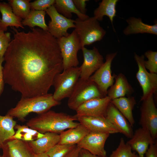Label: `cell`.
<instances>
[{
	"instance_id": "1",
	"label": "cell",
	"mask_w": 157,
	"mask_h": 157,
	"mask_svg": "<svg viewBox=\"0 0 157 157\" xmlns=\"http://www.w3.org/2000/svg\"><path fill=\"white\" fill-rule=\"evenodd\" d=\"M13 29V37L4 56L5 83L22 97L48 93L55 76L63 70L57 39L40 28L27 32Z\"/></svg>"
},
{
	"instance_id": "2",
	"label": "cell",
	"mask_w": 157,
	"mask_h": 157,
	"mask_svg": "<svg viewBox=\"0 0 157 157\" xmlns=\"http://www.w3.org/2000/svg\"><path fill=\"white\" fill-rule=\"evenodd\" d=\"M76 115L49 110L29 119L26 125L41 133H61L65 130L74 127L80 123Z\"/></svg>"
},
{
	"instance_id": "3",
	"label": "cell",
	"mask_w": 157,
	"mask_h": 157,
	"mask_svg": "<svg viewBox=\"0 0 157 157\" xmlns=\"http://www.w3.org/2000/svg\"><path fill=\"white\" fill-rule=\"evenodd\" d=\"M60 104V101L54 99L51 93L30 97H22L15 106L9 110L6 114L24 122L29 113H35L40 115Z\"/></svg>"
},
{
	"instance_id": "4",
	"label": "cell",
	"mask_w": 157,
	"mask_h": 157,
	"mask_svg": "<svg viewBox=\"0 0 157 157\" xmlns=\"http://www.w3.org/2000/svg\"><path fill=\"white\" fill-rule=\"evenodd\" d=\"M75 29L80 40L82 48L100 41L104 36L106 31L94 17L82 20H75Z\"/></svg>"
},
{
	"instance_id": "5",
	"label": "cell",
	"mask_w": 157,
	"mask_h": 157,
	"mask_svg": "<svg viewBox=\"0 0 157 157\" xmlns=\"http://www.w3.org/2000/svg\"><path fill=\"white\" fill-rule=\"evenodd\" d=\"M80 74L79 67H76L64 70L55 76L53 84L55 90L53 95L55 100L60 101L70 97L79 78Z\"/></svg>"
},
{
	"instance_id": "6",
	"label": "cell",
	"mask_w": 157,
	"mask_h": 157,
	"mask_svg": "<svg viewBox=\"0 0 157 157\" xmlns=\"http://www.w3.org/2000/svg\"><path fill=\"white\" fill-rule=\"evenodd\" d=\"M105 97L97 85L89 78L83 79L79 78L69 98L67 105L70 109L75 110L80 106L88 101Z\"/></svg>"
},
{
	"instance_id": "7",
	"label": "cell",
	"mask_w": 157,
	"mask_h": 157,
	"mask_svg": "<svg viewBox=\"0 0 157 157\" xmlns=\"http://www.w3.org/2000/svg\"><path fill=\"white\" fill-rule=\"evenodd\" d=\"M57 39L62 58L63 70L77 67L79 63L77 53L82 47L75 30L67 36Z\"/></svg>"
},
{
	"instance_id": "8",
	"label": "cell",
	"mask_w": 157,
	"mask_h": 157,
	"mask_svg": "<svg viewBox=\"0 0 157 157\" xmlns=\"http://www.w3.org/2000/svg\"><path fill=\"white\" fill-rule=\"evenodd\" d=\"M134 57L138 66L136 77L142 89L143 95L140 99L142 101L156 93L157 90V74L148 72L144 64V56L134 53Z\"/></svg>"
},
{
	"instance_id": "9",
	"label": "cell",
	"mask_w": 157,
	"mask_h": 157,
	"mask_svg": "<svg viewBox=\"0 0 157 157\" xmlns=\"http://www.w3.org/2000/svg\"><path fill=\"white\" fill-rule=\"evenodd\" d=\"M45 11L51 19L48 24L47 31L56 39L67 36L69 34L67 32L68 29L75 28V20L67 18L60 14L54 5Z\"/></svg>"
},
{
	"instance_id": "10",
	"label": "cell",
	"mask_w": 157,
	"mask_h": 157,
	"mask_svg": "<svg viewBox=\"0 0 157 157\" xmlns=\"http://www.w3.org/2000/svg\"><path fill=\"white\" fill-rule=\"evenodd\" d=\"M117 52L107 54L106 61L89 79L97 86L101 92L105 96H107L108 89L113 84L115 75H112V61L116 56Z\"/></svg>"
},
{
	"instance_id": "11",
	"label": "cell",
	"mask_w": 157,
	"mask_h": 157,
	"mask_svg": "<svg viewBox=\"0 0 157 157\" xmlns=\"http://www.w3.org/2000/svg\"><path fill=\"white\" fill-rule=\"evenodd\" d=\"M142 101L139 124L142 127L148 130L153 138L156 140L157 138V109L153 95Z\"/></svg>"
},
{
	"instance_id": "12",
	"label": "cell",
	"mask_w": 157,
	"mask_h": 157,
	"mask_svg": "<svg viewBox=\"0 0 157 157\" xmlns=\"http://www.w3.org/2000/svg\"><path fill=\"white\" fill-rule=\"evenodd\" d=\"M81 49L83 56V62L79 67L80 78L88 79L103 64L104 58L95 47L92 49H88L83 47Z\"/></svg>"
},
{
	"instance_id": "13",
	"label": "cell",
	"mask_w": 157,
	"mask_h": 157,
	"mask_svg": "<svg viewBox=\"0 0 157 157\" xmlns=\"http://www.w3.org/2000/svg\"><path fill=\"white\" fill-rule=\"evenodd\" d=\"M110 134L106 133L90 132L76 145L94 155L105 156L106 152L105 145Z\"/></svg>"
},
{
	"instance_id": "14",
	"label": "cell",
	"mask_w": 157,
	"mask_h": 157,
	"mask_svg": "<svg viewBox=\"0 0 157 157\" xmlns=\"http://www.w3.org/2000/svg\"><path fill=\"white\" fill-rule=\"evenodd\" d=\"M111 100V98L107 96L88 101L81 105L76 109V115L106 118L107 108Z\"/></svg>"
},
{
	"instance_id": "15",
	"label": "cell",
	"mask_w": 157,
	"mask_h": 157,
	"mask_svg": "<svg viewBox=\"0 0 157 157\" xmlns=\"http://www.w3.org/2000/svg\"><path fill=\"white\" fill-rule=\"evenodd\" d=\"M130 139L126 143L138 153V157H144L149 145L157 141L148 130L142 127L136 129Z\"/></svg>"
},
{
	"instance_id": "16",
	"label": "cell",
	"mask_w": 157,
	"mask_h": 157,
	"mask_svg": "<svg viewBox=\"0 0 157 157\" xmlns=\"http://www.w3.org/2000/svg\"><path fill=\"white\" fill-rule=\"evenodd\" d=\"M106 119L119 131L126 137L130 138L133 132V127L126 118L111 102L106 110Z\"/></svg>"
},
{
	"instance_id": "17",
	"label": "cell",
	"mask_w": 157,
	"mask_h": 157,
	"mask_svg": "<svg viewBox=\"0 0 157 157\" xmlns=\"http://www.w3.org/2000/svg\"><path fill=\"white\" fill-rule=\"evenodd\" d=\"M76 116L79 123L85 126L91 132L109 134L119 133L118 130L105 117Z\"/></svg>"
},
{
	"instance_id": "18",
	"label": "cell",
	"mask_w": 157,
	"mask_h": 157,
	"mask_svg": "<svg viewBox=\"0 0 157 157\" xmlns=\"http://www.w3.org/2000/svg\"><path fill=\"white\" fill-rule=\"evenodd\" d=\"M1 148L5 157H32L34 154L28 142L20 140H9Z\"/></svg>"
},
{
	"instance_id": "19",
	"label": "cell",
	"mask_w": 157,
	"mask_h": 157,
	"mask_svg": "<svg viewBox=\"0 0 157 157\" xmlns=\"http://www.w3.org/2000/svg\"><path fill=\"white\" fill-rule=\"evenodd\" d=\"M43 137L36 140L28 142L34 154L46 153L49 149L58 144L60 135L51 132H46Z\"/></svg>"
},
{
	"instance_id": "20",
	"label": "cell",
	"mask_w": 157,
	"mask_h": 157,
	"mask_svg": "<svg viewBox=\"0 0 157 157\" xmlns=\"http://www.w3.org/2000/svg\"><path fill=\"white\" fill-rule=\"evenodd\" d=\"M90 132L86 127L80 123L76 126L60 133V141L58 144L76 145Z\"/></svg>"
},
{
	"instance_id": "21",
	"label": "cell",
	"mask_w": 157,
	"mask_h": 157,
	"mask_svg": "<svg viewBox=\"0 0 157 157\" xmlns=\"http://www.w3.org/2000/svg\"><path fill=\"white\" fill-rule=\"evenodd\" d=\"M128 26L123 30L126 35L147 33L157 35V23L150 25L143 22L141 19L132 17L126 20Z\"/></svg>"
},
{
	"instance_id": "22",
	"label": "cell",
	"mask_w": 157,
	"mask_h": 157,
	"mask_svg": "<svg viewBox=\"0 0 157 157\" xmlns=\"http://www.w3.org/2000/svg\"><path fill=\"white\" fill-rule=\"evenodd\" d=\"M0 12L2 15L0 28L4 32L7 30V27L9 26L24 28L22 24V19L13 13L9 3L0 2Z\"/></svg>"
},
{
	"instance_id": "23",
	"label": "cell",
	"mask_w": 157,
	"mask_h": 157,
	"mask_svg": "<svg viewBox=\"0 0 157 157\" xmlns=\"http://www.w3.org/2000/svg\"><path fill=\"white\" fill-rule=\"evenodd\" d=\"M110 102L118 109L133 127L135 123L133 110L136 104L133 97H125L111 100Z\"/></svg>"
},
{
	"instance_id": "24",
	"label": "cell",
	"mask_w": 157,
	"mask_h": 157,
	"mask_svg": "<svg viewBox=\"0 0 157 157\" xmlns=\"http://www.w3.org/2000/svg\"><path fill=\"white\" fill-rule=\"evenodd\" d=\"M115 82L108 90L107 94L111 100L124 97L133 92V89L126 77L122 73L115 76Z\"/></svg>"
},
{
	"instance_id": "25",
	"label": "cell",
	"mask_w": 157,
	"mask_h": 157,
	"mask_svg": "<svg viewBox=\"0 0 157 157\" xmlns=\"http://www.w3.org/2000/svg\"><path fill=\"white\" fill-rule=\"evenodd\" d=\"M118 0H103L94 10V17L98 21H101L105 16H108L115 31L113 24V19L116 15V6Z\"/></svg>"
},
{
	"instance_id": "26",
	"label": "cell",
	"mask_w": 157,
	"mask_h": 157,
	"mask_svg": "<svg viewBox=\"0 0 157 157\" xmlns=\"http://www.w3.org/2000/svg\"><path fill=\"white\" fill-rule=\"evenodd\" d=\"M13 118L7 114L5 116L0 115V148L15 134L14 127L17 124Z\"/></svg>"
},
{
	"instance_id": "27",
	"label": "cell",
	"mask_w": 157,
	"mask_h": 157,
	"mask_svg": "<svg viewBox=\"0 0 157 157\" xmlns=\"http://www.w3.org/2000/svg\"><path fill=\"white\" fill-rule=\"evenodd\" d=\"M57 11L65 17L71 19L72 13L76 14L78 18L83 20L89 16L81 13L76 8L72 0H55L54 4Z\"/></svg>"
},
{
	"instance_id": "28",
	"label": "cell",
	"mask_w": 157,
	"mask_h": 157,
	"mask_svg": "<svg viewBox=\"0 0 157 157\" xmlns=\"http://www.w3.org/2000/svg\"><path fill=\"white\" fill-rule=\"evenodd\" d=\"M45 11L31 10L28 16L22 21L23 26L34 28L37 26L44 30L47 31L48 26L45 20Z\"/></svg>"
},
{
	"instance_id": "29",
	"label": "cell",
	"mask_w": 157,
	"mask_h": 157,
	"mask_svg": "<svg viewBox=\"0 0 157 157\" xmlns=\"http://www.w3.org/2000/svg\"><path fill=\"white\" fill-rule=\"evenodd\" d=\"M14 129L17 131L10 139H18L28 142L36 140L44 135V133L33 129L26 125L16 124Z\"/></svg>"
},
{
	"instance_id": "30",
	"label": "cell",
	"mask_w": 157,
	"mask_h": 157,
	"mask_svg": "<svg viewBox=\"0 0 157 157\" xmlns=\"http://www.w3.org/2000/svg\"><path fill=\"white\" fill-rule=\"evenodd\" d=\"M30 0H9L13 13L21 19H24L31 11Z\"/></svg>"
},
{
	"instance_id": "31",
	"label": "cell",
	"mask_w": 157,
	"mask_h": 157,
	"mask_svg": "<svg viewBox=\"0 0 157 157\" xmlns=\"http://www.w3.org/2000/svg\"><path fill=\"white\" fill-rule=\"evenodd\" d=\"M110 157H138V156L132 151L130 146L125 143L124 139L122 138L118 147L112 152Z\"/></svg>"
},
{
	"instance_id": "32",
	"label": "cell",
	"mask_w": 157,
	"mask_h": 157,
	"mask_svg": "<svg viewBox=\"0 0 157 157\" xmlns=\"http://www.w3.org/2000/svg\"><path fill=\"white\" fill-rule=\"evenodd\" d=\"M76 145L58 144L49 149L46 153L49 157H65Z\"/></svg>"
},
{
	"instance_id": "33",
	"label": "cell",
	"mask_w": 157,
	"mask_h": 157,
	"mask_svg": "<svg viewBox=\"0 0 157 157\" xmlns=\"http://www.w3.org/2000/svg\"><path fill=\"white\" fill-rule=\"evenodd\" d=\"M144 56L148 59L147 60L144 62L146 69L150 73L157 74V52L148 50L145 52Z\"/></svg>"
},
{
	"instance_id": "34",
	"label": "cell",
	"mask_w": 157,
	"mask_h": 157,
	"mask_svg": "<svg viewBox=\"0 0 157 157\" xmlns=\"http://www.w3.org/2000/svg\"><path fill=\"white\" fill-rule=\"evenodd\" d=\"M55 0H37L30 2L31 9L45 11L55 3Z\"/></svg>"
},
{
	"instance_id": "35",
	"label": "cell",
	"mask_w": 157,
	"mask_h": 157,
	"mask_svg": "<svg viewBox=\"0 0 157 157\" xmlns=\"http://www.w3.org/2000/svg\"><path fill=\"white\" fill-rule=\"evenodd\" d=\"M11 34L4 33L0 35V56L4 57L11 41Z\"/></svg>"
},
{
	"instance_id": "36",
	"label": "cell",
	"mask_w": 157,
	"mask_h": 157,
	"mask_svg": "<svg viewBox=\"0 0 157 157\" xmlns=\"http://www.w3.org/2000/svg\"><path fill=\"white\" fill-rule=\"evenodd\" d=\"M74 5L77 10L82 14L86 15L87 11L86 2L88 0H72Z\"/></svg>"
},
{
	"instance_id": "37",
	"label": "cell",
	"mask_w": 157,
	"mask_h": 157,
	"mask_svg": "<svg viewBox=\"0 0 157 157\" xmlns=\"http://www.w3.org/2000/svg\"><path fill=\"white\" fill-rule=\"evenodd\" d=\"M144 157H157V142L150 145Z\"/></svg>"
},
{
	"instance_id": "38",
	"label": "cell",
	"mask_w": 157,
	"mask_h": 157,
	"mask_svg": "<svg viewBox=\"0 0 157 157\" xmlns=\"http://www.w3.org/2000/svg\"><path fill=\"white\" fill-rule=\"evenodd\" d=\"M4 61V57L0 56V96L3 93L4 88V81L3 78V62Z\"/></svg>"
},
{
	"instance_id": "39",
	"label": "cell",
	"mask_w": 157,
	"mask_h": 157,
	"mask_svg": "<svg viewBox=\"0 0 157 157\" xmlns=\"http://www.w3.org/2000/svg\"><path fill=\"white\" fill-rule=\"evenodd\" d=\"M81 149L76 145L65 157H80V153Z\"/></svg>"
},
{
	"instance_id": "40",
	"label": "cell",
	"mask_w": 157,
	"mask_h": 157,
	"mask_svg": "<svg viewBox=\"0 0 157 157\" xmlns=\"http://www.w3.org/2000/svg\"><path fill=\"white\" fill-rule=\"evenodd\" d=\"M80 157H107V156H102L94 155L90 153L88 151L83 149H81L80 153Z\"/></svg>"
},
{
	"instance_id": "41",
	"label": "cell",
	"mask_w": 157,
	"mask_h": 157,
	"mask_svg": "<svg viewBox=\"0 0 157 157\" xmlns=\"http://www.w3.org/2000/svg\"><path fill=\"white\" fill-rule=\"evenodd\" d=\"M32 157H49L46 153L34 154Z\"/></svg>"
},
{
	"instance_id": "42",
	"label": "cell",
	"mask_w": 157,
	"mask_h": 157,
	"mask_svg": "<svg viewBox=\"0 0 157 157\" xmlns=\"http://www.w3.org/2000/svg\"><path fill=\"white\" fill-rule=\"evenodd\" d=\"M4 33V31L3 30L0 28V35Z\"/></svg>"
},
{
	"instance_id": "43",
	"label": "cell",
	"mask_w": 157,
	"mask_h": 157,
	"mask_svg": "<svg viewBox=\"0 0 157 157\" xmlns=\"http://www.w3.org/2000/svg\"><path fill=\"white\" fill-rule=\"evenodd\" d=\"M0 157H5L3 155L2 156L0 155Z\"/></svg>"
},
{
	"instance_id": "44",
	"label": "cell",
	"mask_w": 157,
	"mask_h": 157,
	"mask_svg": "<svg viewBox=\"0 0 157 157\" xmlns=\"http://www.w3.org/2000/svg\"><path fill=\"white\" fill-rule=\"evenodd\" d=\"M1 18L0 17V22H1Z\"/></svg>"
}]
</instances>
